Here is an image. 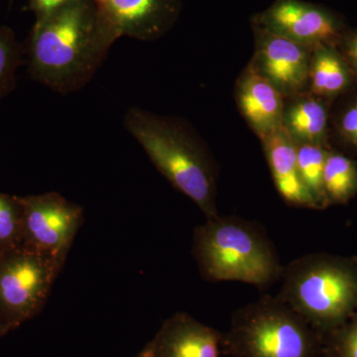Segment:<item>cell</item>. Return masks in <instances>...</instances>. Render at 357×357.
I'll return each instance as SVG.
<instances>
[{"mask_svg": "<svg viewBox=\"0 0 357 357\" xmlns=\"http://www.w3.org/2000/svg\"><path fill=\"white\" fill-rule=\"evenodd\" d=\"M116 40L93 0H72L35 21L28 43L30 74L56 93L79 91L95 76Z\"/></svg>", "mask_w": 357, "mask_h": 357, "instance_id": "obj_1", "label": "cell"}, {"mask_svg": "<svg viewBox=\"0 0 357 357\" xmlns=\"http://www.w3.org/2000/svg\"><path fill=\"white\" fill-rule=\"evenodd\" d=\"M124 126L152 163L206 218L218 217V171L215 160L198 134L176 117L132 107Z\"/></svg>", "mask_w": 357, "mask_h": 357, "instance_id": "obj_2", "label": "cell"}, {"mask_svg": "<svg viewBox=\"0 0 357 357\" xmlns=\"http://www.w3.org/2000/svg\"><path fill=\"white\" fill-rule=\"evenodd\" d=\"M192 255L206 280L264 288L283 273L279 256L260 225L243 218H206L194 231Z\"/></svg>", "mask_w": 357, "mask_h": 357, "instance_id": "obj_3", "label": "cell"}, {"mask_svg": "<svg viewBox=\"0 0 357 357\" xmlns=\"http://www.w3.org/2000/svg\"><path fill=\"white\" fill-rule=\"evenodd\" d=\"M279 300L319 335L333 332L357 312V269L324 255L301 256L284 267Z\"/></svg>", "mask_w": 357, "mask_h": 357, "instance_id": "obj_4", "label": "cell"}, {"mask_svg": "<svg viewBox=\"0 0 357 357\" xmlns=\"http://www.w3.org/2000/svg\"><path fill=\"white\" fill-rule=\"evenodd\" d=\"M222 347L230 357H319V335L277 297L234 312Z\"/></svg>", "mask_w": 357, "mask_h": 357, "instance_id": "obj_5", "label": "cell"}, {"mask_svg": "<svg viewBox=\"0 0 357 357\" xmlns=\"http://www.w3.org/2000/svg\"><path fill=\"white\" fill-rule=\"evenodd\" d=\"M64 264L29 248L0 261V310L13 319L31 316L43 306Z\"/></svg>", "mask_w": 357, "mask_h": 357, "instance_id": "obj_6", "label": "cell"}, {"mask_svg": "<svg viewBox=\"0 0 357 357\" xmlns=\"http://www.w3.org/2000/svg\"><path fill=\"white\" fill-rule=\"evenodd\" d=\"M17 199L22 211V234L29 248L64 264L83 222L82 206L55 192Z\"/></svg>", "mask_w": 357, "mask_h": 357, "instance_id": "obj_7", "label": "cell"}, {"mask_svg": "<svg viewBox=\"0 0 357 357\" xmlns=\"http://www.w3.org/2000/svg\"><path fill=\"white\" fill-rule=\"evenodd\" d=\"M252 24L314 49L342 38V24L328 9L303 0H275Z\"/></svg>", "mask_w": 357, "mask_h": 357, "instance_id": "obj_8", "label": "cell"}, {"mask_svg": "<svg viewBox=\"0 0 357 357\" xmlns=\"http://www.w3.org/2000/svg\"><path fill=\"white\" fill-rule=\"evenodd\" d=\"M96 10L117 39L162 38L175 26L184 0H93Z\"/></svg>", "mask_w": 357, "mask_h": 357, "instance_id": "obj_9", "label": "cell"}, {"mask_svg": "<svg viewBox=\"0 0 357 357\" xmlns=\"http://www.w3.org/2000/svg\"><path fill=\"white\" fill-rule=\"evenodd\" d=\"M253 68L285 96L301 95L309 84L312 49L280 35L255 27Z\"/></svg>", "mask_w": 357, "mask_h": 357, "instance_id": "obj_10", "label": "cell"}, {"mask_svg": "<svg viewBox=\"0 0 357 357\" xmlns=\"http://www.w3.org/2000/svg\"><path fill=\"white\" fill-rule=\"evenodd\" d=\"M152 340L154 357H220L222 335L185 312H176Z\"/></svg>", "mask_w": 357, "mask_h": 357, "instance_id": "obj_11", "label": "cell"}, {"mask_svg": "<svg viewBox=\"0 0 357 357\" xmlns=\"http://www.w3.org/2000/svg\"><path fill=\"white\" fill-rule=\"evenodd\" d=\"M236 96L239 110L260 139L283 126L284 96L252 66L237 81Z\"/></svg>", "mask_w": 357, "mask_h": 357, "instance_id": "obj_12", "label": "cell"}, {"mask_svg": "<svg viewBox=\"0 0 357 357\" xmlns=\"http://www.w3.org/2000/svg\"><path fill=\"white\" fill-rule=\"evenodd\" d=\"M261 141L272 177L282 198L294 206L318 208L301 178L296 143L286 129L282 126Z\"/></svg>", "mask_w": 357, "mask_h": 357, "instance_id": "obj_13", "label": "cell"}, {"mask_svg": "<svg viewBox=\"0 0 357 357\" xmlns=\"http://www.w3.org/2000/svg\"><path fill=\"white\" fill-rule=\"evenodd\" d=\"M328 114L323 103L312 96H297L284 109L283 128L295 142L321 144L325 137Z\"/></svg>", "mask_w": 357, "mask_h": 357, "instance_id": "obj_14", "label": "cell"}, {"mask_svg": "<svg viewBox=\"0 0 357 357\" xmlns=\"http://www.w3.org/2000/svg\"><path fill=\"white\" fill-rule=\"evenodd\" d=\"M328 47H316L312 52L309 84L318 96L337 95L349 83L347 67Z\"/></svg>", "mask_w": 357, "mask_h": 357, "instance_id": "obj_15", "label": "cell"}, {"mask_svg": "<svg viewBox=\"0 0 357 357\" xmlns=\"http://www.w3.org/2000/svg\"><path fill=\"white\" fill-rule=\"evenodd\" d=\"M295 143L298 169L303 183L318 208H324L328 202L324 189V170L328 153L321 144Z\"/></svg>", "mask_w": 357, "mask_h": 357, "instance_id": "obj_16", "label": "cell"}, {"mask_svg": "<svg viewBox=\"0 0 357 357\" xmlns=\"http://www.w3.org/2000/svg\"><path fill=\"white\" fill-rule=\"evenodd\" d=\"M324 189L328 202L344 203L351 198L357 190V171L354 162L344 155H326Z\"/></svg>", "mask_w": 357, "mask_h": 357, "instance_id": "obj_17", "label": "cell"}, {"mask_svg": "<svg viewBox=\"0 0 357 357\" xmlns=\"http://www.w3.org/2000/svg\"><path fill=\"white\" fill-rule=\"evenodd\" d=\"M21 60L22 50L15 33L7 26H0V100L15 86Z\"/></svg>", "mask_w": 357, "mask_h": 357, "instance_id": "obj_18", "label": "cell"}, {"mask_svg": "<svg viewBox=\"0 0 357 357\" xmlns=\"http://www.w3.org/2000/svg\"><path fill=\"white\" fill-rule=\"evenodd\" d=\"M21 232L22 211L20 202L0 194V244H13Z\"/></svg>", "mask_w": 357, "mask_h": 357, "instance_id": "obj_19", "label": "cell"}, {"mask_svg": "<svg viewBox=\"0 0 357 357\" xmlns=\"http://www.w3.org/2000/svg\"><path fill=\"white\" fill-rule=\"evenodd\" d=\"M335 332L331 345V356L357 357V312L344 325L335 328Z\"/></svg>", "mask_w": 357, "mask_h": 357, "instance_id": "obj_20", "label": "cell"}, {"mask_svg": "<svg viewBox=\"0 0 357 357\" xmlns=\"http://www.w3.org/2000/svg\"><path fill=\"white\" fill-rule=\"evenodd\" d=\"M70 1L72 0H28L27 9L35 14L36 20H41Z\"/></svg>", "mask_w": 357, "mask_h": 357, "instance_id": "obj_21", "label": "cell"}, {"mask_svg": "<svg viewBox=\"0 0 357 357\" xmlns=\"http://www.w3.org/2000/svg\"><path fill=\"white\" fill-rule=\"evenodd\" d=\"M340 129L344 137L357 146V103L349 107L342 115Z\"/></svg>", "mask_w": 357, "mask_h": 357, "instance_id": "obj_22", "label": "cell"}, {"mask_svg": "<svg viewBox=\"0 0 357 357\" xmlns=\"http://www.w3.org/2000/svg\"><path fill=\"white\" fill-rule=\"evenodd\" d=\"M345 51L357 70V33L345 39Z\"/></svg>", "mask_w": 357, "mask_h": 357, "instance_id": "obj_23", "label": "cell"}, {"mask_svg": "<svg viewBox=\"0 0 357 357\" xmlns=\"http://www.w3.org/2000/svg\"><path fill=\"white\" fill-rule=\"evenodd\" d=\"M134 357H154L153 340L148 342V344L143 347L142 351L138 352Z\"/></svg>", "mask_w": 357, "mask_h": 357, "instance_id": "obj_24", "label": "cell"}]
</instances>
